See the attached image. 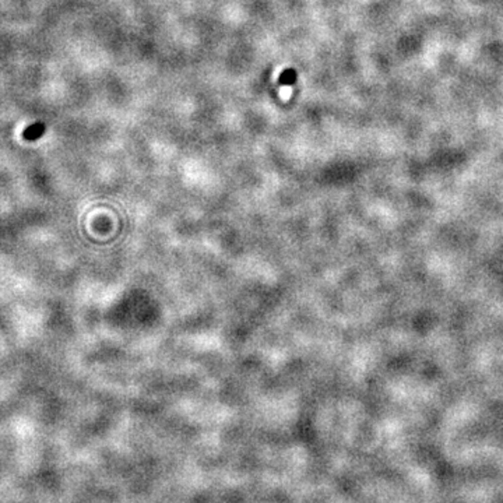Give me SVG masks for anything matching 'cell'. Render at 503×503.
Returning a JSON list of instances; mask_svg holds the SVG:
<instances>
[{
    "mask_svg": "<svg viewBox=\"0 0 503 503\" xmlns=\"http://www.w3.org/2000/svg\"><path fill=\"white\" fill-rule=\"evenodd\" d=\"M44 132H45V125L44 123H41V122H38V123H34V125L28 126V127L25 129V132L22 133V136H24V139H27V140H37V139H39V137L44 134Z\"/></svg>",
    "mask_w": 503,
    "mask_h": 503,
    "instance_id": "obj_1",
    "label": "cell"
},
{
    "mask_svg": "<svg viewBox=\"0 0 503 503\" xmlns=\"http://www.w3.org/2000/svg\"><path fill=\"white\" fill-rule=\"evenodd\" d=\"M295 82H296V72L294 69H287V70H284V72L280 74V77H278V83H280L281 85H292V84H295Z\"/></svg>",
    "mask_w": 503,
    "mask_h": 503,
    "instance_id": "obj_2",
    "label": "cell"
}]
</instances>
